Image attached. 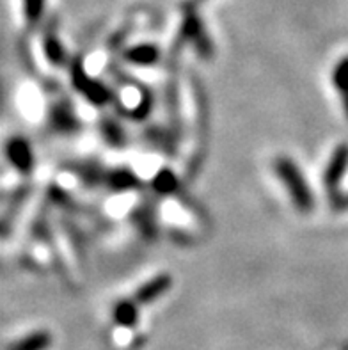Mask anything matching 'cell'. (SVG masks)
Wrapping results in <instances>:
<instances>
[{
	"instance_id": "obj_1",
	"label": "cell",
	"mask_w": 348,
	"mask_h": 350,
	"mask_svg": "<svg viewBox=\"0 0 348 350\" xmlns=\"http://www.w3.org/2000/svg\"><path fill=\"white\" fill-rule=\"evenodd\" d=\"M276 173L284 187H286L288 194L291 201L295 204L300 212H311L313 210V192L309 191L308 183H306L304 174L300 173L299 165L288 157H281L276 160Z\"/></svg>"
},
{
	"instance_id": "obj_2",
	"label": "cell",
	"mask_w": 348,
	"mask_h": 350,
	"mask_svg": "<svg viewBox=\"0 0 348 350\" xmlns=\"http://www.w3.org/2000/svg\"><path fill=\"white\" fill-rule=\"evenodd\" d=\"M348 169V146L347 144H341V146L336 148V151L332 153L329 164H327L325 173H323V185L329 189L331 192V198H334L338 187H340L341 180H343L345 173Z\"/></svg>"
},
{
	"instance_id": "obj_3",
	"label": "cell",
	"mask_w": 348,
	"mask_h": 350,
	"mask_svg": "<svg viewBox=\"0 0 348 350\" xmlns=\"http://www.w3.org/2000/svg\"><path fill=\"white\" fill-rule=\"evenodd\" d=\"M5 155L9 162L22 173H31L32 165H34V155H32L31 144L23 141L22 137H14L8 142L5 148Z\"/></svg>"
},
{
	"instance_id": "obj_4",
	"label": "cell",
	"mask_w": 348,
	"mask_h": 350,
	"mask_svg": "<svg viewBox=\"0 0 348 350\" xmlns=\"http://www.w3.org/2000/svg\"><path fill=\"white\" fill-rule=\"evenodd\" d=\"M169 288H171V278L169 275H159V278L148 281V283L142 284L141 288L137 290V301L142 302V304L153 302L155 299H159Z\"/></svg>"
},
{
	"instance_id": "obj_5",
	"label": "cell",
	"mask_w": 348,
	"mask_h": 350,
	"mask_svg": "<svg viewBox=\"0 0 348 350\" xmlns=\"http://www.w3.org/2000/svg\"><path fill=\"white\" fill-rule=\"evenodd\" d=\"M332 80H334L336 89L341 93V102H343L345 114L348 118V57L341 59L334 68L332 73Z\"/></svg>"
},
{
	"instance_id": "obj_6",
	"label": "cell",
	"mask_w": 348,
	"mask_h": 350,
	"mask_svg": "<svg viewBox=\"0 0 348 350\" xmlns=\"http://www.w3.org/2000/svg\"><path fill=\"white\" fill-rule=\"evenodd\" d=\"M126 59L135 62V64L148 66V64H153L159 59V50L151 46V44H139V46H133L132 50H128Z\"/></svg>"
},
{
	"instance_id": "obj_7",
	"label": "cell",
	"mask_w": 348,
	"mask_h": 350,
	"mask_svg": "<svg viewBox=\"0 0 348 350\" xmlns=\"http://www.w3.org/2000/svg\"><path fill=\"white\" fill-rule=\"evenodd\" d=\"M50 345V336L46 333H36L14 343L9 350H44Z\"/></svg>"
},
{
	"instance_id": "obj_8",
	"label": "cell",
	"mask_w": 348,
	"mask_h": 350,
	"mask_svg": "<svg viewBox=\"0 0 348 350\" xmlns=\"http://www.w3.org/2000/svg\"><path fill=\"white\" fill-rule=\"evenodd\" d=\"M114 317L121 325H133V322L137 320V310L132 302H119L116 306Z\"/></svg>"
},
{
	"instance_id": "obj_9",
	"label": "cell",
	"mask_w": 348,
	"mask_h": 350,
	"mask_svg": "<svg viewBox=\"0 0 348 350\" xmlns=\"http://www.w3.org/2000/svg\"><path fill=\"white\" fill-rule=\"evenodd\" d=\"M153 187L155 191L160 192V194H169L176 187V178H174L171 171H160L153 180Z\"/></svg>"
},
{
	"instance_id": "obj_10",
	"label": "cell",
	"mask_w": 348,
	"mask_h": 350,
	"mask_svg": "<svg viewBox=\"0 0 348 350\" xmlns=\"http://www.w3.org/2000/svg\"><path fill=\"white\" fill-rule=\"evenodd\" d=\"M44 50H46V55H49V59L53 64H61L62 57H64V52H62L61 43H59L55 36H49L46 38V41H44Z\"/></svg>"
},
{
	"instance_id": "obj_11",
	"label": "cell",
	"mask_w": 348,
	"mask_h": 350,
	"mask_svg": "<svg viewBox=\"0 0 348 350\" xmlns=\"http://www.w3.org/2000/svg\"><path fill=\"white\" fill-rule=\"evenodd\" d=\"M23 5H25V16L31 23L38 22L43 14L44 9V0H23Z\"/></svg>"
},
{
	"instance_id": "obj_12",
	"label": "cell",
	"mask_w": 348,
	"mask_h": 350,
	"mask_svg": "<svg viewBox=\"0 0 348 350\" xmlns=\"http://www.w3.org/2000/svg\"><path fill=\"white\" fill-rule=\"evenodd\" d=\"M111 185L116 189H130V187L135 185V178L128 171H118L111 176Z\"/></svg>"
},
{
	"instance_id": "obj_13",
	"label": "cell",
	"mask_w": 348,
	"mask_h": 350,
	"mask_svg": "<svg viewBox=\"0 0 348 350\" xmlns=\"http://www.w3.org/2000/svg\"><path fill=\"white\" fill-rule=\"evenodd\" d=\"M336 203H338V206H340V208H347V206H348V196H347V198H338V200H336Z\"/></svg>"
}]
</instances>
